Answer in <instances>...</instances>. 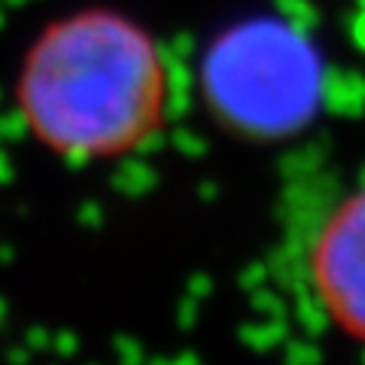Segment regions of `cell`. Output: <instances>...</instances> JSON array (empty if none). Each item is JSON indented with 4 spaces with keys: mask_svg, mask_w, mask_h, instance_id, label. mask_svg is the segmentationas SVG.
<instances>
[{
    "mask_svg": "<svg viewBox=\"0 0 365 365\" xmlns=\"http://www.w3.org/2000/svg\"><path fill=\"white\" fill-rule=\"evenodd\" d=\"M21 122L73 162L137 153L168 125L170 73L153 34L116 9H79L46 25L16 79Z\"/></svg>",
    "mask_w": 365,
    "mask_h": 365,
    "instance_id": "cell-1",
    "label": "cell"
},
{
    "mask_svg": "<svg viewBox=\"0 0 365 365\" xmlns=\"http://www.w3.org/2000/svg\"><path fill=\"white\" fill-rule=\"evenodd\" d=\"M280 262L295 302L329 332L365 347V174L292 189Z\"/></svg>",
    "mask_w": 365,
    "mask_h": 365,
    "instance_id": "cell-2",
    "label": "cell"
}]
</instances>
